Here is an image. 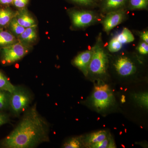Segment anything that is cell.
<instances>
[{"label":"cell","mask_w":148,"mask_h":148,"mask_svg":"<svg viewBox=\"0 0 148 148\" xmlns=\"http://www.w3.org/2000/svg\"><path fill=\"white\" fill-rule=\"evenodd\" d=\"M49 124L40 114L36 104L27 109L10 133L0 140L1 148H34L49 142Z\"/></svg>","instance_id":"6da1fadb"},{"label":"cell","mask_w":148,"mask_h":148,"mask_svg":"<svg viewBox=\"0 0 148 148\" xmlns=\"http://www.w3.org/2000/svg\"><path fill=\"white\" fill-rule=\"evenodd\" d=\"M31 92L26 88L16 86L10 95L9 109L15 116H18L24 112L32 103Z\"/></svg>","instance_id":"7a4b0ae2"},{"label":"cell","mask_w":148,"mask_h":148,"mask_svg":"<svg viewBox=\"0 0 148 148\" xmlns=\"http://www.w3.org/2000/svg\"><path fill=\"white\" fill-rule=\"evenodd\" d=\"M91 100L92 106L98 111L107 110L113 105L115 101L112 90L106 84L95 86Z\"/></svg>","instance_id":"3957f363"},{"label":"cell","mask_w":148,"mask_h":148,"mask_svg":"<svg viewBox=\"0 0 148 148\" xmlns=\"http://www.w3.org/2000/svg\"><path fill=\"white\" fill-rule=\"evenodd\" d=\"M92 54L90 64L88 73L97 75H101L106 73L108 63V58L105 50L98 42L92 47Z\"/></svg>","instance_id":"277c9868"},{"label":"cell","mask_w":148,"mask_h":148,"mask_svg":"<svg viewBox=\"0 0 148 148\" xmlns=\"http://www.w3.org/2000/svg\"><path fill=\"white\" fill-rule=\"evenodd\" d=\"M1 61L3 64H10L19 61L28 53L27 47L18 42L1 48Z\"/></svg>","instance_id":"5b68a950"},{"label":"cell","mask_w":148,"mask_h":148,"mask_svg":"<svg viewBox=\"0 0 148 148\" xmlns=\"http://www.w3.org/2000/svg\"><path fill=\"white\" fill-rule=\"evenodd\" d=\"M70 15L73 25L78 28L88 27L93 24L97 18L94 12L88 10H71Z\"/></svg>","instance_id":"8992f818"},{"label":"cell","mask_w":148,"mask_h":148,"mask_svg":"<svg viewBox=\"0 0 148 148\" xmlns=\"http://www.w3.org/2000/svg\"><path fill=\"white\" fill-rule=\"evenodd\" d=\"M125 15V12L121 8L108 12L103 22L104 31L109 33L123 21Z\"/></svg>","instance_id":"52a82bcc"},{"label":"cell","mask_w":148,"mask_h":148,"mask_svg":"<svg viewBox=\"0 0 148 148\" xmlns=\"http://www.w3.org/2000/svg\"><path fill=\"white\" fill-rule=\"evenodd\" d=\"M114 65L118 73L122 76H128L135 73L136 71L135 64L125 56L119 57Z\"/></svg>","instance_id":"ba28073f"},{"label":"cell","mask_w":148,"mask_h":148,"mask_svg":"<svg viewBox=\"0 0 148 148\" xmlns=\"http://www.w3.org/2000/svg\"><path fill=\"white\" fill-rule=\"evenodd\" d=\"M92 49L79 53L74 58L73 64L86 76L88 73L89 64L92 54Z\"/></svg>","instance_id":"9c48e42d"},{"label":"cell","mask_w":148,"mask_h":148,"mask_svg":"<svg viewBox=\"0 0 148 148\" xmlns=\"http://www.w3.org/2000/svg\"><path fill=\"white\" fill-rule=\"evenodd\" d=\"M18 24L25 28L37 26L36 20L27 8L18 9L15 16Z\"/></svg>","instance_id":"30bf717a"},{"label":"cell","mask_w":148,"mask_h":148,"mask_svg":"<svg viewBox=\"0 0 148 148\" xmlns=\"http://www.w3.org/2000/svg\"><path fill=\"white\" fill-rule=\"evenodd\" d=\"M37 26L28 27L18 36V41L27 47L30 46L36 40Z\"/></svg>","instance_id":"8fae6325"},{"label":"cell","mask_w":148,"mask_h":148,"mask_svg":"<svg viewBox=\"0 0 148 148\" xmlns=\"http://www.w3.org/2000/svg\"><path fill=\"white\" fill-rule=\"evenodd\" d=\"M16 13V12L8 7L0 8V28L8 26Z\"/></svg>","instance_id":"7c38bea8"},{"label":"cell","mask_w":148,"mask_h":148,"mask_svg":"<svg viewBox=\"0 0 148 148\" xmlns=\"http://www.w3.org/2000/svg\"><path fill=\"white\" fill-rule=\"evenodd\" d=\"M127 0H103L102 8L104 12L117 10L123 7Z\"/></svg>","instance_id":"4fadbf2b"},{"label":"cell","mask_w":148,"mask_h":148,"mask_svg":"<svg viewBox=\"0 0 148 148\" xmlns=\"http://www.w3.org/2000/svg\"><path fill=\"white\" fill-rule=\"evenodd\" d=\"M18 42L12 33L0 29V47H3Z\"/></svg>","instance_id":"5bb4252c"},{"label":"cell","mask_w":148,"mask_h":148,"mask_svg":"<svg viewBox=\"0 0 148 148\" xmlns=\"http://www.w3.org/2000/svg\"><path fill=\"white\" fill-rule=\"evenodd\" d=\"M107 137V132L105 130H100L90 134L86 139L87 143L89 146L100 143Z\"/></svg>","instance_id":"9a60e30c"},{"label":"cell","mask_w":148,"mask_h":148,"mask_svg":"<svg viewBox=\"0 0 148 148\" xmlns=\"http://www.w3.org/2000/svg\"><path fill=\"white\" fill-rule=\"evenodd\" d=\"M15 87L16 86L11 83L5 74L0 71V89L11 93L14 90Z\"/></svg>","instance_id":"2e32d148"},{"label":"cell","mask_w":148,"mask_h":148,"mask_svg":"<svg viewBox=\"0 0 148 148\" xmlns=\"http://www.w3.org/2000/svg\"><path fill=\"white\" fill-rule=\"evenodd\" d=\"M116 38L122 44L132 42L135 40L132 33L126 28H124L121 33L116 36Z\"/></svg>","instance_id":"e0dca14e"},{"label":"cell","mask_w":148,"mask_h":148,"mask_svg":"<svg viewBox=\"0 0 148 148\" xmlns=\"http://www.w3.org/2000/svg\"><path fill=\"white\" fill-rule=\"evenodd\" d=\"M10 92L0 89V112L9 109Z\"/></svg>","instance_id":"ac0fdd59"},{"label":"cell","mask_w":148,"mask_h":148,"mask_svg":"<svg viewBox=\"0 0 148 148\" xmlns=\"http://www.w3.org/2000/svg\"><path fill=\"white\" fill-rule=\"evenodd\" d=\"M8 27L11 33L14 35L18 37L24 32L26 29L18 24L15 17L12 19L8 24Z\"/></svg>","instance_id":"d6986e66"},{"label":"cell","mask_w":148,"mask_h":148,"mask_svg":"<svg viewBox=\"0 0 148 148\" xmlns=\"http://www.w3.org/2000/svg\"><path fill=\"white\" fill-rule=\"evenodd\" d=\"M148 0H129V8L130 9L141 10L147 8Z\"/></svg>","instance_id":"ffe728a7"},{"label":"cell","mask_w":148,"mask_h":148,"mask_svg":"<svg viewBox=\"0 0 148 148\" xmlns=\"http://www.w3.org/2000/svg\"><path fill=\"white\" fill-rule=\"evenodd\" d=\"M82 142L81 138H73L66 141L63 146L65 148H79L82 146Z\"/></svg>","instance_id":"44dd1931"},{"label":"cell","mask_w":148,"mask_h":148,"mask_svg":"<svg viewBox=\"0 0 148 148\" xmlns=\"http://www.w3.org/2000/svg\"><path fill=\"white\" fill-rule=\"evenodd\" d=\"M89 147L93 148H115L114 143L111 140L110 138L108 137L100 143L90 145Z\"/></svg>","instance_id":"7402d4cb"},{"label":"cell","mask_w":148,"mask_h":148,"mask_svg":"<svg viewBox=\"0 0 148 148\" xmlns=\"http://www.w3.org/2000/svg\"><path fill=\"white\" fill-rule=\"evenodd\" d=\"M122 47V44L117 39L116 37L113 38L110 43L108 47L109 50L112 52H116L118 51L121 49Z\"/></svg>","instance_id":"603a6c76"},{"label":"cell","mask_w":148,"mask_h":148,"mask_svg":"<svg viewBox=\"0 0 148 148\" xmlns=\"http://www.w3.org/2000/svg\"><path fill=\"white\" fill-rule=\"evenodd\" d=\"M148 96L147 92L140 93L135 95V98L138 103L144 107L148 108Z\"/></svg>","instance_id":"cb8c5ba5"},{"label":"cell","mask_w":148,"mask_h":148,"mask_svg":"<svg viewBox=\"0 0 148 148\" xmlns=\"http://www.w3.org/2000/svg\"><path fill=\"white\" fill-rule=\"evenodd\" d=\"M29 0H13L12 4L18 9L26 8L29 4Z\"/></svg>","instance_id":"d4e9b609"},{"label":"cell","mask_w":148,"mask_h":148,"mask_svg":"<svg viewBox=\"0 0 148 148\" xmlns=\"http://www.w3.org/2000/svg\"><path fill=\"white\" fill-rule=\"evenodd\" d=\"M10 121V117L8 114L4 112H0V126L9 123Z\"/></svg>","instance_id":"484cf974"},{"label":"cell","mask_w":148,"mask_h":148,"mask_svg":"<svg viewBox=\"0 0 148 148\" xmlns=\"http://www.w3.org/2000/svg\"><path fill=\"white\" fill-rule=\"evenodd\" d=\"M74 3L84 6H91L95 4L94 0H70Z\"/></svg>","instance_id":"4316f807"},{"label":"cell","mask_w":148,"mask_h":148,"mask_svg":"<svg viewBox=\"0 0 148 148\" xmlns=\"http://www.w3.org/2000/svg\"><path fill=\"white\" fill-rule=\"evenodd\" d=\"M137 50L141 54H147L148 53V44L145 42L141 43L137 47Z\"/></svg>","instance_id":"83f0119b"},{"label":"cell","mask_w":148,"mask_h":148,"mask_svg":"<svg viewBox=\"0 0 148 148\" xmlns=\"http://www.w3.org/2000/svg\"><path fill=\"white\" fill-rule=\"evenodd\" d=\"M140 37L141 39L144 41V42L148 43V32L145 31L141 33L140 34Z\"/></svg>","instance_id":"f1b7e54d"},{"label":"cell","mask_w":148,"mask_h":148,"mask_svg":"<svg viewBox=\"0 0 148 148\" xmlns=\"http://www.w3.org/2000/svg\"><path fill=\"white\" fill-rule=\"evenodd\" d=\"M13 0H0V4L1 5L8 6L12 4Z\"/></svg>","instance_id":"f546056e"},{"label":"cell","mask_w":148,"mask_h":148,"mask_svg":"<svg viewBox=\"0 0 148 148\" xmlns=\"http://www.w3.org/2000/svg\"><path fill=\"white\" fill-rule=\"evenodd\" d=\"M121 101L123 103H124V102H125V97L124 96H122V97Z\"/></svg>","instance_id":"4dcf8cb0"}]
</instances>
